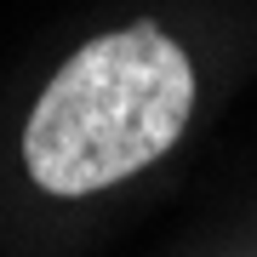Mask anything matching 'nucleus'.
Here are the masks:
<instances>
[{
  "label": "nucleus",
  "mask_w": 257,
  "mask_h": 257,
  "mask_svg": "<svg viewBox=\"0 0 257 257\" xmlns=\"http://www.w3.org/2000/svg\"><path fill=\"white\" fill-rule=\"evenodd\" d=\"M194 109V69L172 35L132 23L52 74L23 126V160L46 194H92L143 172L177 143Z\"/></svg>",
  "instance_id": "obj_1"
}]
</instances>
